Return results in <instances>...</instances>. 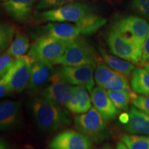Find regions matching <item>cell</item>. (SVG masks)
Listing matches in <instances>:
<instances>
[{"label":"cell","mask_w":149,"mask_h":149,"mask_svg":"<svg viewBox=\"0 0 149 149\" xmlns=\"http://www.w3.org/2000/svg\"><path fill=\"white\" fill-rule=\"evenodd\" d=\"M32 114L36 124L44 132H55L71 123L69 111L42 95L31 102Z\"/></svg>","instance_id":"cell-1"},{"label":"cell","mask_w":149,"mask_h":149,"mask_svg":"<svg viewBox=\"0 0 149 149\" xmlns=\"http://www.w3.org/2000/svg\"><path fill=\"white\" fill-rule=\"evenodd\" d=\"M74 127L95 144H101L110 137L107 122L95 107L74 117Z\"/></svg>","instance_id":"cell-2"},{"label":"cell","mask_w":149,"mask_h":149,"mask_svg":"<svg viewBox=\"0 0 149 149\" xmlns=\"http://www.w3.org/2000/svg\"><path fill=\"white\" fill-rule=\"evenodd\" d=\"M70 42L45 34L33 43L28 55L33 61L55 65L64 55Z\"/></svg>","instance_id":"cell-3"},{"label":"cell","mask_w":149,"mask_h":149,"mask_svg":"<svg viewBox=\"0 0 149 149\" xmlns=\"http://www.w3.org/2000/svg\"><path fill=\"white\" fill-rule=\"evenodd\" d=\"M97 62L95 50L83 37H79L69 43L64 55L56 65L75 66L84 64L97 65Z\"/></svg>","instance_id":"cell-4"},{"label":"cell","mask_w":149,"mask_h":149,"mask_svg":"<svg viewBox=\"0 0 149 149\" xmlns=\"http://www.w3.org/2000/svg\"><path fill=\"white\" fill-rule=\"evenodd\" d=\"M93 13H95L88 6L75 2L40 13L36 17L42 22L77 23Z\"/></svg>","instance_id":"cell-5"},{"label":"cell","mask_w":149,"mask_h":149,"mask_svg":"<svg viewBox=\"0 0 149 149\" xmlns=\"http://www.w3.org/2000/svg\"><path fill=\"white\" fill-rule=\"evenodd\" d=\"M33 62L29 55L15 59L0 81L5 84L12 93L22 92L29 84Z\"/></svg>","instance_id":"cell-6"},{"label":"cell","mask_w":149,"mask_h":149,"mask_svg":"<svg viewBox=\"0 0 149 149\" xmlns=\"http://www.w3.org/2000/svg\"><path fill=\"white\" fill-rule=\"evenodd\" d=\"M107 42L111 53L135 64H140L141 53L127 35L113 26L109 33Z\"/></svg>","instance_id":"cell-7"},{"label":"cell","mask_w":149,"mask_h":149,"mask_svg":"<svg viewBox=\"0 0 149 149\" xmlns=\"http://www.w3.org/2000/svg\"><path fill=\"white\" fill-rule=\"evenodd\" d=\"M96 65L84 64L75 66H61L56 70L60 77L72 86H81L88 91L94 88V70Z\"/></svg>","instance_id":"cell-8"},{"label":"cell","mask_w":149,"mask_h":149,"mask_svg":"<svg viewBox=\"0 0 149 149\" xmlns=\"http://www.w3.org/2000/svg\"><path fill=\"white\" fill-rule=\"evenodd\" d=\"M113 26L131 39L141 53L148 34L149 25L144 19L137 16H128L117 22Z\"/></svg>","instance_id":"cell-9"},{"label":"cell","mask_w":149,"mask_h":149,"mask_svg":"<svg viewBox=\"0 0 149 149\" xmlns=\"http://www.w3.org/2000/svg\"><path fill=\"white\" fill-rule=\"evenodd\" d=\"M51 149H93V141L77 130L59 132L49 143Z\"/></svg>","instance_id":"cell-10"},{"label":"cell","mask_w":149,"mask_h":149,"mask_svg":"<svg viewBox=\"0 0 149 149\" xmlns=\"http://www.w3.org/2000/svg\"><path fill=\"white\" fill-rule=\"evenodd\" d=\"M48 83L40 95L65 107L73 93L74 86L66 83L61 79L56 69Z\"/></svg>","instance_id":"cell-11"},{"label":"cell","mask_w":149,"mask_h":149,"mask_svg":"<svg viewBox=\"0 0 149 149\" xmlns=\"http://www.w3.org/2000/svg\"><path fill=\"white\" fill-rule=\"evenodd\" d=\"M22 120V103L15 100L0 101V130L10 131L20 125Z\"/></svg>","instance_id":"cell-12"},{"label":"cell","mask_w":149,"mask_h":149,"mask_svg":"<svg viewBox=\"0 0 149 149\" xmlns=\"http://www.w3.org/2000/svg\"><path fill=\"white\" fill-rule=\"evenodd\" d=\"M91 98L93 107L107 122L116 118L119 111L111 101L107 90L100 86L95 87L91 91Z\"/></svg>","instance_id":"cell-13"},{"label":"cell","mask_w":149,"mask_h":149,"mask_svg":"<svg viewBox=\"0 0 149 149\" xmlns=\"http://www.w3.org/2000/svg\"><path fill=\"white\" fill-rule=\"evenodd\" d=\"M37 0H7L3 7L8 16L18 22L27 21Z\"/></svg>","instance_id":"cell-14"},{"label":"cell","mask_w":149,"mask_h":149,"mask_svg":"<svg viewBox=\"0 0 149 149\" xmlns=\"http://www.w3.org/2000/svg\"><path fill=\"white\" fill-rule=\"evenodd\" d=\"M46 35L66 41H72L82 36L81 31L76 23L50 22L44 27Z\"/></svg>","instance_id":"cell-15"},{"label":"cell","mask_w":149,"mask_h":149,"mask_svg":"<svg viewBox=\"0 0 149 149\" xmlns=\"http://www.w3.org/2000/svg\"><path fill=\"white\" fill-rule=\"evenodd\" d=\"M53 66V65L51 64L33 61L28 88L30 90H37L42 88L46 83H48L55 72Z\"/></svg>","instance_id":"cell-16"},{"label":"cell","mask_w":149,"mask_h":149,"mask_svg":"<svg viewBox=\"0 0 149 149\" xmlns=\"http://www.w3.org/2000/svg\"><path fill=\"white\" fill-rule=\"evenodd\" d=\"M129 121L124 124V129L128 133L149 136V114L133 107L129 110Z\"/></svg>","instance_id":"cell-17"},{"label":"cell","mask_w":149,"mask_h":149,"mask_svg":"<svg viewBox=\"0 0 149 149\" xmlns=\"http://www.w3.org/2000/svg\"><path fill=\"white\" fill-rule=\"evenodd\" d=\"M100 53L104 62L110 68L115 71L122 73L126 77H129L135 69V66L133 63L123 59L119 57L111 55L107 53L104 49H100Z\"/></svg>","instance_id":"cell-18"},{"label":"cell","mask_w":149,"mask_h":149,"mask_svg":"<svg viewBox=\"0 0 149 149\" xmlns=\"http://www.w3.org/2000/svg\"><path fill=\"white\" fill-rule=\"evenodd\" d=\"M130 86L136 94L149 95V71L145 68H136L132 73Z\"/></svg>","instance_id":"cell-19"},{"label":"cell","mask_w":149,"mask_h":149,"mask_svg":"<svg viewBox=\"0 0 149 149\" xmlns=\"http://www.w3.org/2000/svg\"><path fill=\"white\" fill-rule=\"evenodd\" d=\"M30 47V40L27 35L17 32L15 35L13 40L11 42L6 53L13 57L15 59L24 56Z\"/></svg>","instance_id":"cell-20"},{"label":"cell","mask_w":149,"mask_h":149,"mask_svg":"<svg viewBox=\"0 0 149 149\" xmlns=\"http://www.w3.org/2000/svg\"><path fill=\"white\" fill-rule=\"evenodd\" d=\"M120 140L128 149H149V136L136 134H122Z\"/></svg>","instance_id":"cell-21"},{"label":"cell","mask_w":149,"mask_h":149,"mask_svg":"<svg viewBox=\"0 0 149 149\" xmlns=\"http://www.w3.org/2000/svg\"><path fill=\"white\" fill-rule=\"evenodd\" d=\"M109 97L114 104L118 111H124L127 109L132 98L136 93L133 91L127 92L124 91H107Z\"/></svg>","instance_id":"cell-22"},{"label":"cell","mask_w":149,"mask_h":149,"mask_svg":"<svg viewBox=\"0 0 149 149\" xmlns=\"http://www.w3.org/2000/svg\"><path fill=\"white\" fill-rule=\"evenodd\" d=\"M127 77L124 74L116 72L115 75L113 76L109 81L104 83L101 88L107 91H124L127 92H132L133 90L130 88Z\"/></svg>","instance_id":"cell-23"},{"label":"cell","mask_w":149,"mask_h":149,"mask_svg":"<svg viewBox=\"0 0 149 149\" xmlns=\"http://www.w3.org/2000/svg\"><path fill=\"white\" fill-rule=\"evenodd\" d=\"M15 29L13 25L0 21V54L8 49L13 40Z\"/></svg>","instance_id":"cell-24"},{"label":"cell","mask_w":149,"mask_h":149,"mask_svg":"<svg viewBox=\"0 0 149 149\" xmlns=\"http://www.w3.org/2000/svg\"><path fill=\"white\" fill-rule=\"evenodd\" d=\"M115 73L116 71L110 68L105 62L98 61L95 70V81L98 86L101 87L104 83L107 82L113 76H114Z\"/></svg>","instance_id":"cell-25"},{"label":"cell","mask_w":149,"mask_h":149,"mask_svg":"<svg viewBox=\"0 0 149 149\" xmlns=\"http://www.w3.org/2000/svg\"><path fill=\"white\" fill-rule=\"evenodd\" d=\"M79 89V102L76 114H82L88 111L92 108V101L88 90L84 86H78Z\"/></svg>","instance_id":"cell-26"},{"label":"cell","mask_w":149,"mask_h":149,"mask_svg":"<svg viewBox=\"0 0 149 149\" xmlns=\"http://www.w3.org/2000/svg\"><path fill=\"white\" fill-rule=\"evenodd\" d=\"M131 102L134 107L149 114V95H137L135 94Z\"/></svg>","instance_id":"cell-27"},{"label":"cell","mask_w":149,"mask_h":149,"mask_svg":"<svg viewBox=\"0 0 149 149\" xmlns=\"http://www.w3.org/2000/svg\"><path fill=\"white\" fill-rule=\"evenodd\" d=\"M131 6L136 12L149 19V0H131Z\"/></svg>","instance_id":"cell-28"},{"label":"cell","mask_w":149,"mask_h":149,"mask_svg":"<svg viewBox=\"0 0 149 149\" xmlns=\"http://www.w3.org/2000/svg\"><path fill=\"white\" fill-rule=\"evenodd\" d=\"M66 0H37L35 8L39 10L53 9L62 6Z\"/></svg>","instance_id":"cell-29"},{"label":"cell","mask_w":149,"mask_h":149,"mask_svg":"<svg viewBox=\"0 0 149 149\" xmlns=\"http://www.w3.org/2000/svg\"><path fill=\"white\" fill-rule=\"evenodd\" d=\"M15 59L13 57L7 53L0 56V79L6 74Z\"/></svg>","instance_id":"cell-30"},{"label":"cell","mask_w":149,"mask_h":149,"mask_svg":"<svg viewBox=\"0 0 149 149\" xmlns=\"http://www.w3.org/2000/svg\"><path fill=\"white\" fill-rule=\"evenodd\" d=\"M78 102H79V89H78V86H74L71 97L65 105V108L71 113H76Z\"/></svg>","instance_id":"cell-31"},{"label":"cell","mask_w":149,"mask_h":149,"mask_svg":"<svg viewBox=\"0 0 149 149\" xmlns=\"http://www.w3.org/2000/svg\"><path fill=\"white\" fill-rule=\"evenodd\" d=\"M149 62V30L148 34L146 35V39H145L144 46H143L142 53H141V61L140 65L141 66H145L146 64Z\"/></svg>","instance_id":"cell-32"},{"label":"cell","mask_w":149,"mask_h":149,"mask_svg":"<svg viewBox=\"0 0 149 149\" xmlns=\"http://www.w3.org/2000/svg\"><path fill=\"white\" fill-rule=\"evenodd\" d=\"M10 94H12V92L8 88V86L5 84L0 81V98L4 97Z\"/></svg>","instance_id":"cell-33"},{"label":"cell","mask_w":149,"mask_h":149,"mask_svg":"<svg viewBox=\"0 0 149 149\" xmlns=\"http://www.w3.org/2000/svg\"><path fill=\"white\" fill-rule=\"evenodd\" d=\"M0 149H12L8 141L1 137H0Z\"/></svg>","instance_id":"cell-34"},{"label":"cell","mask_w":149,"mask_h":149,"mask_svg":"<svg viewBox=\"0 0 149 149\" xmlns=\"http://www.w3.org/2000/svg\"><path fill=\"white\" fill-rule=\"evenodd\" d=\"M130 119V116H129V113H124L122 114H121L120 116V121L121 123H122L123 124H126L128 121H129Z\"/></svg>","instance_id":"cell-35"},{"label":"cell","mask_w":149,"mask_h":149,"mask_svg":"<svg viewBox=\"0 0 149 149\" xmlns=\"http://www.w3.org/2000/svg\"><path fill=\"white\" fill-rule=\"evenodd\" d=\"M115 149H128L127 147L124 143L122 142V141H119L117 143L116 147H115Z\"/></svg>","instance_id":"cell-36"},{"label":"cell","mask_w":149,"mask_h":149,"mask_svg":"<svg viewBox=\"0 0 149 149\" xmlns=\"http://www.w3.org/2000/svg\"><path fill=\"white\" fill-rule=\"evenodd\" d=\"M99 149H113V147L111 144L107 143V144H104L103 146H102L100 148H99Z\"/></svg>","instance_id":"cell-37"},{"label":"cell","mask_w":149,"mask_h":149,"mask_svg":"<svg viewBox=\"0 0 149 149\" xmlns=\"http://www.w3.org/2000/svg\"><path fill=\"white\" fill-rule=\"evenodd\" d=\"M144 68H145V69L148 70V71H149V62L148 63V64H146V65H145Z\"/></svg>","instance_id":"cell-38"},{"label":"cell","mask_w":149,"mask_h":149,"mask_svg":"<svg viewBox=\"0 0 149 149\" xmlns=\"http://www.w3.org/2000/svg\"><path fill=\"white\" fill-rule=\"evenodd\" d=\"M0 1H7V0H0Z\"/></svg>","instance_id":"cell-39"}]
</instances>
